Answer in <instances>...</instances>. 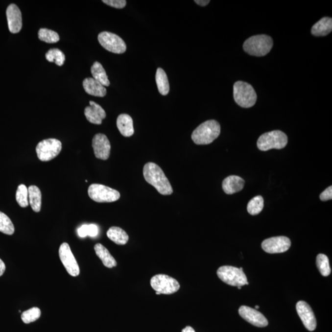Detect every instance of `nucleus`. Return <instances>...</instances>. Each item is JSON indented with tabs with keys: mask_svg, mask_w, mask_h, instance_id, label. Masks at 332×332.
I'll return each mask as SVG.
<instances>
[{
	"mask_svg": "<svg viewBox=\"0 0 332 332\" xmlns=\"http://www.w3.org/2000/svg\"><path fill=\"white\" fill-rule=\"evenodd\" d=\"M194 2L201 6H205L210 3L209 0H195Z\"/></svg>",
	"mask_w": 332,
	"mask_h": 332,
	"instance_id": "nucleus-37",
	"label": "nucleus"
},
{
	"mask_svg": "<svg viewBox=\"0 0 332 332\" xmlns=\"http://www.w3.org/2000/svg\"><path fill=\"white\" fill-rule=\"evenodd\" d=\"M91 73L93 78L96 81L99 82L103 86H109L110 85L109 79L106 73L104 68L99 62H95L91 67Z\"/></svg>",
	"mask_w": 332,
	"mask_h": 332,
	"instance_id": "nucleus-25",
	"label": "nucleus"
},
{
	"mask_svg": "<svg viewBox=\"0 0 332 332\" xmlns=\"http://www.w3.org/2000/svg\"><path fill=\"white\" fill-rule=\"evenodd\" d=\"M291 246V241L285 237H278L264 240L261 244L262 249L268 254L284 253Z\"/></svg>",
	"mask_w": 332,
	"mask_h": 332,
	"instance_id": "nucleus-12",
	"label": "nucleus"
},
{
	"mask_svg": "<svg viewBox=\"0 0 332 332\" xmlns=\"http://www.w3.org/2000/svg\"><path fill=\"white\" fill-rule=\"evenodd\" d=\"M98 40L103 48L115 54H123L126 50V45L124 40L115 33L101 32L98 35Z\"/></svg>",
	"mask_w": 332,
	"mask_h": 332,
	"instance_id": "nucleus-10",
	"label": "nucleus"
},
{
	"mask_svg": "<svg viewBox=\"0 0 332 332\" xmlns=\"http://www.w3.org/2000/svg\"><path fill=\"white\" fill-rule=\"evenodd\" d=\"M221 127L215 120H208L192 132L191 139L197 145H208L220 136Z\"/></svg>",
	"mask_w": 332,
	"mask_h": 332,
	"instance_id": "nucleus-2",
	"label": "nucleus"
},
{
	"mask_svg": "<svg viewBox=\"0 0 332 332\" xmlns=\"http://www.w3.org/2000/svg\"><path fill=\"white\" fill-rule=\"evenodd\" d=\"M117 125L120 133L124 137H129L134 133L133 120L127 114L119 115L117 120Z\"/></svg>",
	"mask_w": 332,
	"mask_h": 332,
	"instance_id": "nucleus-20",
	"label": "nucleus"
},
{
	"mask_svg": "<svg viewBox=\"0 0 332 332\" xmlns=\"http://www.w3.org/2000/svg\"><path fill=\"white\" fill-rule=\"evenodd\" d=\"M259 306H256V309H259Z\"/></svg>",
	"mask_w": 332,
	"mask_h": 332,
	"instance_id": "nucleus-41",
	"label": "nucleus"
},
{
	"mask_svg": "<svg viewBox=\"0 0 332 332\" xmlns=\"http://www.w3.org/2000/svg\"><path fill=\"white\" fill-rule=\"evenodd\" d=\"M107 237L118 245H124L129 240V236L122 228L112 227L109 228L107 233Z\"/></svg>",
	"mask_w": 332,
	"mask_h": 332,
	"instance_id": "nucleus-24",
	"label": "nucleus"
},
{
	"mask_svg": "<svg viewBox=\"0 0 332 332\" xmlns=\"http://www.w3.org/2000/svg\"><path fill=\"white\" fill-rule=\"evenodd\" d=\"M84 90L88 95L103 97L107 95V90L99 82L93 78H87L83 82Z\"/></svg>",
	"mask_w": 332,
	"mask_h": 332,
	"instance_id": "nucleus-19",
	"label": "nucleus"
},
{
	"mask_svg": "<svg viewBox=\"0 0 332 332\" xmlns=\"http://www.w3.org/2000/svg\"><path fill=\"white\" fill-rule=\"evenodd\" d=\"M41 316V310L37 307H33L23 312L21 315V319L25 324H30L33 322Z\"/></svg>",
	"mask_w": 332,
	"mask_h": 332,
	"instance_id": "nucleus-33",
	"label": "nucleus"
},
{
	"mask_svg": "<svg viewBox=\"0 0 332 332\" xmlns=\"http://www.w3.org/2000/svg\"><path fill=\"white\" fill-rule=\"evenodd\" d=\"M28 202L31 208L35 213H39L42 207V192L39 188L31 185L28 189Z\"/></svg>",
	"mask_w": 332,
	"mask_h": 332,
	"instance_id": "nucleus-23",
	"label": "nucleus"
},
{
	"mask_svg": "<svg viewBox=\"0 0 332 332\" xmlns=\"http://www.w3.org/2000/svg\"><path fill=\"white\" fill-rule=\"evenodd\" d=\"M273 46V41L269 36L259 35L248 38L244 42L243 48L250 55L263 57L270 52Z\"/></svg>",
	"mask_w": 332,
	"mask_h": 332,
	"instance_id": "nucleus-3",
	"label": "nucleus"
},
{
	"mask_svg": "<svg viewBox=\"0 0 332 332\" xmlns=\"http://www.w3.org/2000/svg\"><path fill=\"white\" fill-rule=\"evenodd\" d=\"M90 106L86 107L85 109V115L86 119L91 123L95 124H101L102 120L106 118V113L105 110L100 105L97 103L90 101Z\"/></svg>",
	"mask_w": 332,
	"mask_h": 332,
	"instance_id": "nucleus-17",
	"label": "nucleus"
},
{
	"mask_svg": "<svg viewBox=\"0 0 332 332\" xmlns=\"http://www.w3.org/2000/svg\"><path fill=\"white\" fill-rule=\"evenodd\" d=\"M239 313L243 319L254 326L264 327L268 325V320L257 309L246 306H242L239 309Z\"/></svg>",
	"mask_w": 332,
	"mask_h": 332,
	"instance_id": "nucleus-15",
	"label": "nucleus"
},
{
	"mask_svg": "<svg viewBox=\"0 0 332 332\" xmlns=\"http://www.w3.org/2000/svg\"><path fill=\"white\" fill-rule=\"evenodd\" d=\"M156 295H161L160 293L159 292H156Z\"/></svg>",
	"mask_w": 332,
	"mask_h": 332,
	"instance_id": "nucleus-40",
	"label": "nucleus"
},
{
	"mask_svg": "<svg viewBox=\"0 0 332 332\" xmlns=\"http://www.w3.org/2000/svg\"><path fill=\"white\" fill-rule=\"evenodd\" d=\"M92 145L96 158L102 160H108L110 155L111 145L105 135H95L93 139Z\"/></svg>",
	"mask_w": 332,
	"mask_h": 332,
	"instance_id": "nucleus-14",
	"label": "nucleus"
},
{
	"mask_svg": "<svg viewBox=\"0 0 332 332\" xmlns=\"http://www.w3.org/2000/svg\"><path fill=\"white\" fill-rule=\"evenodd\" d=\"M332 30V19L325 17L315 24L312 27L311 33L316 37H324Z\"/></svg>",
	"mask_w": 332,
	"mask_h": 332,
	"instance_id": "nucleus-21",
	"label": "nucleus"
},
{
	"mask_svg": "<svg viewBox=\"0 0 332 332\" xmlns=\"http://www.w3.org/2000/svg\"><path fill=\"white\" fill-rule=\"evenodd\" d=\"M89 196L97 203H113L120 198V193L117 190L105 185L92 184L88 189Z\"/></svg>",
	"mask_w": 332,
	"mask_h": 332,
	"instance_id": "nucleus-7",
	"label": "nucleus"
},
{
	"mask_svg": "<svg viewBox=\"0 0 332 332\" xmlns=\"http://www.w3.org/2000/svg\"><path fill=\"white\" fill-rule=\"evenodd\" d=\"M217 275L223 282L227 285L242 287L244 285H249L246 275L244 271L239 268L232 266H223L217 270Z\"/></svg>",
	"mask_w": 332,
	"mask_h": 332,
	"instance_id": "nucleus-6",
	"label": "nucleus"
},
{
	"mask_svg": "<svg viewBox=\"0 0 332 332\" xmlns=\"http://www.w3.org/2000/svg\"><path fill=\"white\" fill-rule=\"evenodd\" d=\"M59 254L62 264L70 275L78 276L80 272L79 267L68 243H62L59 247Z\"/></svg>",
	"mask_w": 332,
	"mask_h": 332,
	"instance_id": "nucleus-11",
	"label": "nucleus"
},
{
	"mask_svg": "<svg viewBox=\"0 0 332 332\" xmlns=\"http://www.w3.org/2000/svg\"><path fill=\"white\" fill-rule=\"evenodd\" d=\"M264 199L261 196H257L252 198L247 205V211L252 215H258L263 210Z\"/></svg>",
	"mask_w": 332,
	"mask_h": 332,
	"instance_id": "nucleus-28",
	"label": "nucleus"
},
{
	"mask_svg": "<svg viewBox=\"0 0 332 332\" xmlns=\"http://www.w3.org/2000/svg\"><path fill=\"white\" fill-rule=\"evenodd\" d=\"M156 82L159 92L161 95H166L169 92V83L167 74L163 69L158 68L156 73Z\"/></svg>",
	"mask_w": 332,
	"mask_h": 332,
	"instance_id": "nucleus-26",
	"label": "nucleus"
},
{
	"mask_svg": "<svg viewBox=\"0 0 332 332\" xmlns=\"http://www.w3.org/2000/svg\"><path fill=\"white\" fill-rule=\"evenodd\" d=\"M102 2L108 6L117 9L124 8L126 5V1L125 0H103Z\"/></svg>",
	"mask_w": 332,
	"mask_h": 332,
	"instance_id": "nucleus-35",
	"label": "nucleus"
},
{
	"mask_svg": "<svg viewBox=\"0 0 332 332\" xmlns=\"http://www.w3.org/2000/svg\"><path fill=\"white\" fill-rule=\"evenodd\" d=\"M182 332H195V331L191 327L187 326L182 330Z\"/></svg>",
	"mask_w": 332,
	"mask_h": 332,
	"instance_id": "nucleus-39",
	"label": "nucleus"
},
{
	"mask_svg": "<svg viewBox=\"0 0 332 332\" xmlns=\"http://www.w3.org/2000/svg\"><path fill=\"white\" fill-rule=\"evenodd\" d=\"M9 30L12 33H18L23 27V18L20 9L15 4H11L6 9Z\"/></svg>",
	"mask_w": 332,
	"mask_h": 332,
	"instance_id": "nucleus-16",
	"label": "nucleus"
},
{
	"mask_svg": "<svg viewBox=\"0 0 332 332\" xmlns=\"http://www.w3.org/2000/svg\"><path fill=\"white\" fill-rule=\"evenodd\" d=\"M38 35L41 41L47 43H55L60 40L58 33L47 28H41Z\"/></svg>",
	"mask_w": 332,
	"mask_h": 332,
	"instance_id": "nucleus-29",
	"label": "nucleus"
},
{
	"mask_svg": "<svg viewBox=\"0 0 332 332\" xmlns=\"http://www.w3.org/2000/svg\"><path fill=\"white\" fill-rule=\"evenodd\" d=\"M233 95L236 103L242 108H251L256 104L257 95L250 84L244 81L236 82L233 86Z\"/></svg>",
	"mask_w": 332,
	"mask_h": 332,
	"instance_id": "nucleus-4",
	"label": "nucleus"
},
{
	"mask_svg": "<svg viewBox=\"0 0 332 332\" xmlns=\"http://www.w3.org/2000/svg\"><path fill=\"white\" fill-rule=\"evenodd\" d=\"M14 226L11 219L5 213L0 212V232L4 234L12 235L14 234Z\"/></svg>",
	"mask_w": 332,
	"mask_h": 332,
	"instance_id": "nucleus-30",
	"label": "nucleus"
},
{
	"mask_svg": "<svg viewBox=\"0 0 332 332\" xmlns=\"http://www.w3.org/2000/svg\"><path fill=\"white\" fill-rule=\"evenodd\" d=\"M244 184V180L241 177L237 175H230L223 180L222 188L226 194H233L241 191Z\"/></svg>",
	"mask_w": 332,
	"mask_h": 332,
	"instance_id": "nucleus-18",
	"label": "nucleus"
},
{
	"mask_svg": "<svg viewBox=\"0 0 332 332\" xmlns=\"http://www.w3.org/2000/svg\"><path fill=\"white\" fill-rule=\"evenodd\" d=\"M316 264L320 273L323 276H328L331 273L328 257L324 254H319L316 258Z\"/></svg>",
	"mask_w": 332,
	"mask_h": 332,
	"instance_id": "nucleus-31",
	"label": "nucleus"
},
{
	"mask_svg": "<svg viewBox=\"0 0 332 332\" xmlns=\"http://www.w3.org/2000/svg\"><path fill=\"white\" fill-rule=\"evenodd\" d=\"M6 270V266L4 262L0 259V276L3 275Z\"/></svg>",
	"mask_w": 332,
	"mask_h": 332,
	"instance_id": "nucleus-38",
	"label": "nucleus"
},
{
	"mask_svg": "<svg viewBox=\"0 0 332 332\" xmlns=\"http://www.w3.org/2000/svg\"><path fill=\"white\" fill-rule=\"evenodd\" d=\"M46 59L47 61L54 62L57 66L61 67L63 66L66 61V56L61 50L54 48V49L48 50L46 54Z\"/></svg>",
	"mask_w": 332,
	"mask_h": 332,
	"instance_id": "nucleus-27",
	"label": "nucleus"
},
{
	"mask_svg": "<svg viewBox=\"0 0 332 332\" xmlns=\"http://www.w3.org/2000/svg\"><path fill=\"white\" fill-rule=\"evenodd\" d=\"M61 142L55 139H45L38 143L36 147L38 159L42 161H49L61 153Z\"/></svg>",
	"mask_w": 332,
	"mask_h": 332,
	"instance_id": "nucleus-9",
	"label": "nucleus"
},
{
	"mask_svg": "<svg viewBox=\"0 0 332 332\" xmlns=\"http://www.w3.org/2000/svg\"><path fill=\"white\" fill-rule=\"evenodd\" d=\"M16 201L21 208H26L29 204L28 202V191L25 185H19L16 194Z\"/></svg>",
	"mask_w": 332,
	"mask_h": 332,
	"instance_id": "nucleus-32",
	"label": "nucleus"
},
{
	"mask_svg": "<svg viewBox=\"0 0 332 332\" xmlns=\"http://www.w3.org/2000/svg\"><path fill=\"white\" fill-rule=\"evenodd\" d=\"M296 308L305 327L309 331H314L317 326L316 319L309 305L304 301H300L297 303Z\"/></svg>",
	"mask_w": 332,
	"mask_h": 332,
	"instance_id": "nucleus-13",
	"label": "nucleus"
},
{
	"mask_svg": "<svg viewBox=\"0 0 332 332\" xmlns=\"http://www.w3.org/2000/svg\"><path fill=\"white\" fill-rule=\"evenodd\" d=\"M78 234L79 237H85L87 236L91 237H97L98 233V228L95 224L83 225L78 229Z\"/></svg>",
	"mask_w": 332,
	"mask_h": 332,
	"instance_id": "nucleus-34",
	"label": "nucleus"
},
{
	"mask_svg": "<svg viewBox=\"0 0 332 332\" xmlns=\"http://www.w3.org/2000/svg\"><path fill=\"white\" fill-rule=\"evenodd\" d=\"M237 288H239V289H241V287H237Z\"/></svg>",
	"mask_w": 332,
	"mask_h": 332,
	"instance_id": "nucleus-42",
	"label": "nucleus"
},
{
	"mask_svg": "<svg viewBox=\"0 0 332 332\" xmlns=\"http://www.w3.org/2000/svg\"><path fill=\"white\" fill-rule=\"evenodd\" d=\"M95 250L96 255L98 258L102 261L103 265L108 268H112L117 266V261H115L114 257L110 254L107 248H105L102 244H95Z\"/></svg>",
	"mask_w": 332,
	"mask_h": 332,
	"instance_id": "nucleus-22",
	"label": "nucleus"
},
{
	"mask_svg": "<svg viewBox=\"0 0 332 332\" xmlns=\"http://www.w3.org/2000/svg\"><path fill=\"white\" fill-rule=\"evenodd\" d=\"M320 199L322 201H326L332 199V187L327 188L320 194Z\"/></svg>",
	"mask_w": 332,
	"mask_h": 332,
	"instance_id": "nucleus-36",
	"label": "nucleus"
},
{
	"mask_svg": "<svg viewBox=\"0 0 332 332\" xmlns=\"http://www.w3.org/2000/svg\"><path fill=\"white\" fill-rule=\"evenodd\" d=\"M288 142L287 136L281 131L266 132L259 137L257 146L260 150L266 151L271 149H283Z\"/></svg>",
	"mask_w": 332,
	"mask_h": 332,
	"instance_id": "nucleus-5",
	"label": "nucleus"
},
{
	"mask_svg": "<svg viewBox=\"0 0 332 332\" xmlns=\"http://www.w3.org/2000/svg\"><path fill=\"white\" fill-rule=\"evenodd\" d=\"M143 174L148 184L152 185L163 195L172 194L173 189L163 170L156 164L148 163L144 166Z\"/></svg>",
	"mask_w": 332,
	"mask_h": 332,
	"instance_id": "nucleus-1",
	"label": "nucleus"
},
{
	"mask_svg": "<svg viewBox=\"0 0 332 332\" xmlns=\"http://www.w3.org/2000/svg\"><path fill=\"white\" fill-rule=\"evenodd\" d=\"M151 287L160 294L170 295L177 292L180 287L175 279L166 274H156L150 280Z\"/></svg>",
	"mask_w": 332,
	"mask_h": 332,
	"instance_id": "nucleus-8",
	"label": "nucleus"
}]
</instances>
